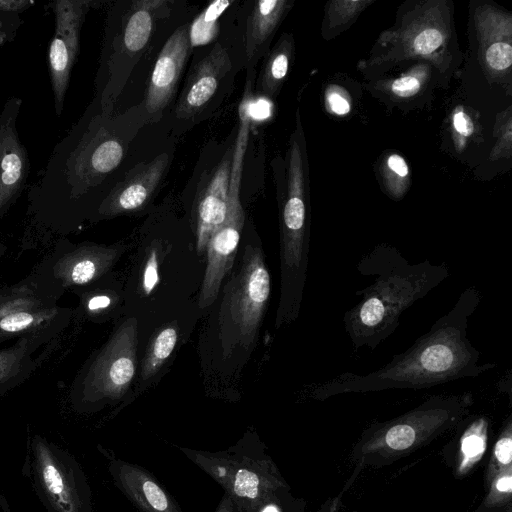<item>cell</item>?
<instances>
[{
  "instance_id": "cell-19",
  "label": "cell",
  "mask_w": 512,
  "mask_h": 512,
  "mask_svg": "<svg viewBox=\"0 0 512 512\" xmlns=\"http://www.w3.org/2000/svg\"><path fill=\"white\" fill-rule=\"evenodd\" d=\"M244 219V211L227 213L224 224L207 243V266L199 297L201 308L214 302L223 278L232 267Z\"/></svg>"
},
{
  "instance_id": "cell-2",
  "label": "cell",
  "mask_w": 512,
  "mask_h": 512,
  "mask_svg": "<svg viewBox=\"0 0 512 512\" xmlns=\"http://www.w3.org/2000/svg\"><path fill=\"white\" fill-rule=\"evenodd\" d=\"M481 301L475 286L461 292L455 305L391 361L367 374L343 372L314 389L322 399L341 393L385 389H423L477 377L497 366L481 363V353L467 336L468 321Z\"/></svg>"
},
{
  "instance_id": "cell-21",
  "label": "cell",
  "mask_w": 512,
  "mask_h": 512,
  "mask_svg": "<svg viewBox=\"0 0 512 512\" xmlns=\"http://www.w3.org/2000/svg\"><path fill=\"white\" fill-rule=\"evenodd\" d=\"M54 338L45 335L24 336L0 349V395L22 383L41 362L35 354Z\"/></svg>"
},
{
  "instance_id": "cell-35",
  "label": "cell",
  "mask_w": 512,
  "mask_h": 512,
  "mask_svg": "<svg viewBox=\"0 0 512 512\" xmlns=\"http://www.w3.org/2000/svg\"><path fill=\"white\" fill-rule=\"evenodd\" d=\"M454 126L459 133L466 136L473 131L471 119L464 112H458L454 115Z\"/></svg>"
},
{
  "instance_id": "cell-4",
  "label": "cell",
  "mask_w": 512,
  "mask_h": 512,
  "mask_svg": "<svg viewBox=\"0 0 512 512\" xmlns=\"http://www.w3.org/2000/svg\"><path fill=\"white\" fill-rule=\"evenodd\" d=\"M175 447L223 488L234 512H282L289 487L258 440L241 439L220 451Z\"/></svg>"
},
{
  "instance_id": "cell-26",
  "label": "cell",
  "mask_w": 512,
  "mask_h": 512,
  "mask_svg": "<svg viewBox=\"0 0 512 512\" xmlns=\"http://www.w3.org/2000/svg\"><path fill=\"white\" fill-rule=\"evenodd\" d=\"M491 474L511 467L512 462V425L509 419L505 429L494 446Z\"/></svg>"
},
{
  "instance_id": "cell-39",
  "label": "cell",
  "mask_w": 512,
  "mask_h": 512,
  "mask_svg": "<svg viewBox=\"0 0 512 512\" xmlns=\"http://www.w3.org/2000/svg\"><path fill=\"white\" fill-rule=\"evenodd\" d=\"M6 247L0 242V257L4 254Z\"/></svg>"
},
{
  "instance_id": "cell-15",
  "label": "cell",
  "mask_w": 512,
  "mask_h": 512,
  "mask_svg": "<svg viewBox=\"0 0 512 512\" xmlns=\"http://www.w3.org/2000/svg\"><path fill=\"white\" fill-rule=\"evenodd\" d=\"M116 487L140 512H183L175 498L143 467L100 447Z\"/></svg>"
},
{
  "instance_id": "cell-24",
  "label": "cell",
  "mask_w": 512,
  "mask_h": 512,
  "mask_svg": "<svg viewBox=\"0 0 512 512\" xmlns=\"http://www.w3.org/2000/svg\"><path fill=\"white\" fill-rule=\"evenodd\" d=\"M488 422L485 418L476 419L461 438L459 472L466 473L481 458L486 448Z\"/></svg>"
},
{
  "instance_id": "cell-7",
  "label": "cell",
  "mask_w": 512,
  "mask_h": 512,
  "mask_svg": "<svg viewBox=\"0 0 512 512\" xmlns=\"http://www.w3.org/2000/svg\"><path fill=\"white\" fill-rule=\"evenodd\" d=\"M60 294L41 276L8 287L0 298V343L32 335L56 338L72 314L58 304Z\"/></svg>"
},
{
  "instance_id": "cell-28",
  "label": "cell",
  "mask_w": 512,
  "mask_h": 512,
  "mask_svg": "<svg viewBox=\"0 0 512 512\" xmlns=\"http://www.w3.org/2000/svg\"><path fill=\"white\" fill-rule=\"evenodd\" d=\"M486 61L495 70H504L512 63V48L508 43L497 42L486 51Z\"/></svg>"
},
{
  "instance_id": "cell-31",
  "label": "cell",
  "mask_w": 512,
  "mask_h": 512,
  "mask_svg": "<svg viewBox=\"0 0 512 512\" xmlns=\"http://www.w3.org/2000/svg\"><path fill=\"white\" fill-rule=\"evenodd\" d=\"M419 86V81L416 78L408 76L394 81L392 90L400 96H410L418 91Z\"/></svg>"
},
{
  "instance_id": "cell-34",
  "label": "cell",
  "mask_w": 512,
  "mask_h": 512,
  "mask_svg": "<svg viewBox=\"0 0 512 512\" xmlns=\"http://www.w3.org/2000/svg\"><path fill=\"white\" fill-rule=\"evenodd\" d=\"M33 4L28 0H0V11L2 12H22Z\"/></svg>"
},
{
  "instance_id": "cell-36",
  "label": "cell",
  "mask_w": 512,
  "mask_h": 512,
  "mask_svg": "<svg viewBox=\"0 0 512 512\" xmlns=\"http://www.w3.org/2000/svg\"><path fill=\"white\" fill-rule=\"evenodd\" d=\"M388 166L389 168L395 172L400 177H405L408 174V166L405 163L404 159L397 155H391L388 159Z\"/></svg>"
},
{
  "instance_id": "cell-16",
  "label": "cell",
  "mask_w": 512,
  "mask_h": 512,
  "mask_svg": "<svg viewBox=\"0 0 512 512\" xmlns=\"http://www.w3.org/2000/svg\"><path fill=\"white\" fill-rule=\"evenodd\" d=\"M170 163L167 153L137 164L113 185L97 209L100 216H115L145 206L163 181Z\"/></svg>"
},
{
  "instance_id": "cell-18",
  "label": "cell",
  "mask_w": 512,
  "mask_h": 512,
  "mask_svg": "<svg viewBox=\"0 0 512 512\" xmlns=\"http://www.w3.org/2000/svg\"><path fill=\"white\" fill-rule=\"evenodd\" d=\"M233 146L220 162L205 176L196 199V248L201 254L206 250L212 234L225 222L227 193Z\"/></svg>"
},
{
  "instance_id": "cell-25",
  "label": "cell",
  "mask_w": 512,
  "mask_h": 512,
  "mask_svg": "<svg viewBox=\"0 0 512 512\" xmlns=\"http://www.w3.org/2000/svg\"><path fill=\"white\" fill-rule=\"evenodd\" d=\"M178 339L177 329L167 326L161 329L152 340L142 363V377L153 376L173 352Z\"/></svg>"
},
{
  "instance_id": "cell-5",
  "label": "cell",
  "mask_w": 512,
  "mask_h": 512,
  "mask_svg": "<svg viewBox=\"0 0 512 512\" xmlns=\"http://www.w3.org/2000/svg\"><path fill=\"white\" fill-rule=\"evenodd\" d=\"M168 0L119 1L109 11L95 86L100 109L112 114L134 68L147 51Z\"/></svg>"
},
{
  "instance_id": "cell-29",
  "label": "cell",
  "mask_w": 512,
  "mask_h": 512,
  "mask_svg": "<svg viewBox=\"0 0 512 512\" xmlns=\"http://www.w3.org/2000/svg\"><path fill=\"white\" fill-rule=\"evenodd\" d=\"M158 283V250L153 247L147 258L142 275L141 288L145 295H149Z\"/></svg>"
},
{
  "instance_id": "cell-32",
  "label": "cell",
  "mask_w": 512,
  "mask_h": 512,
  "mask_svg": "<svg viewBox=\"0 0 512 512\" xmlns=\"http://www.w3.org/2000/svg\"><path fill=\"white\" fill-rule=\"evenodd\" d=\"M111 304V299L107 295H94L89 297L83 305L89 314L99 312L105 308H108Z\"/></svg>"
},
{
  "instance_id": "cell-3",
  "label": "cell",
  "mask_w": 512,
  "mask_h": 512,
  "mask_svg": "<svg viewBox=\"0 0 512 512\" xmlns=\"http://www.w3.org/2000/svg\"><path fill=\"white\" fill-rule=\"evenodd\" d=\"M362 276L373 279L355 294L361 299L344 313L343 324L354 351L375 349L394 333L402 314L449 277L445 263L411 264L395 247L380 244L358 262Z\"/></svg>"
},
{
  "instance_id": "cell-8",
  "label": "cell",
  "mask_w": 512,
  "mask_h": 512,
  "mask_svg": "<svg viewBox=\"0 0 512 512\" xmlns=\"http://www.w3.org/2000/svg\"><path fill=\"white\" fill-rule=\"evenodd\" d=\"M236 73L229 47L217 39L191 65L174 108L175 128L181 133L209 117L230 93Z\"/></svg>"
},
{
  "instance_id": "cell-14",
  "label": "cell",
  "mask_w": 512,
  "mask_h": 512,
  "mask_svg": "<svg viewBox=\"0 0 512 512\" xmlns=\"http://www.w3.org/2000/svg\"><path fill=\"white\" fill-rule=\"evenodd\" d=\"M53 12L55 33L48 48V67L55 112L60 116L71 71L79 52L80 32L86 11L76 4H62Z\"/></svg>"
},
{
  "instance_id": "cell-27",
  "label": "cell",
  "mask_w": 512,
  "mask_h": 512,
  "mask_svg": "<svg viewBox=\"0 0 512 512\" xmlns=\"http://www.w3.org/2000/svg\"><path fill=\"white\" fill-rule=\"evenodd\" d=\"M512 468H506L495 474L487 498V506L500 505L510 500L512 494Z\"/></svg>"
},
{
  "instance_id": "cell-38",
  "label": "cell",
  "mask_w": 512,
  "mask_h": 512,
  "mask_svg": "<svg viewBox=\"0 0 512 512\" xmlns=\"http://www.w3.org/2000/svg\"><path fill=\"white\" fill-rule=\"evenodd\" d=\"M7 37L8 34L5 29L4 23L2 22V20H0V45L7 41Z\"/></svg>"
},
{
  "instance_id": "cell-1",
  "label": "cell",
  "mask_w": 512,
  "mask_h": 512,
  "mask_svg": "<svg viewBox=\"0 0 512 512\" xmlns=\"http://www.w3.org/2000/svg\"><path fill=\"white\" fill-rule=\"evenodd\" d=\"M146 123L142 104L106 114L94 98L79 121L55 146L45 170L31 187L30 207L41 218L68 223L107 188L129 144Z\"/></svg>"
},
{
  "instance_id": "cell-12",
  "label": "cell",
  "mask_w": 512,
  "mask_h": 512,
  "mask_svg": "<svg viewBox=\"0 0 512 512\" xmlns=\"http://www.w3.org/2000/svg\"><path fill=\"white\" fill-rule=\"evenodd\" d=\"M192 47L189 23L178 26L160 50L141 102L148 122L158 121L176 95Z\"/></svg>"
},
{
  "instance_id": "cell-6",
  "label": "cell",
  "mask_w": 512,
  "mask_h": 512,
  "mask_svg": "<svg viewBox=\"0 0 512 512\" xmlns=\"http://www.w3.org/2000/svg\"><path fill=\"white\" fill-rule=\"evenodd\" d=\"M137 321L126 320L79 373L71 389V403L91 411L127 392L136 367Z\"/></svg>"
},
{
  "instance_id": "cell-10",
  "label": "cell",
  "mask_w": 512,
  "mask_h": 512,
  "mask_svg": "<svg viewBox=\"0 0 512 512\" xmlns=\"http://www.w3.org/2000/svg\"><path fill=\"white\" fill-rule=\"evenodd\" d=\"M289 152L287 185L281 207V259L298 307L307 269L309 227L300 145L296 138Z\"/></svg>"
},
{
  "instance_id": "cell-22",
  "label": "cell",
  "mask_w": 512,
  "mask_h": 512,
  "mask_svg": "<svg viewBox=\"0 0 512 512\" xmlns=\"http://www.w3.org/2000/svg\"><path fill=\"white\" fill-rule=\"evenodd\" d=\"M290 48L289 40L282 37L267 54L259 76L255 79L254 89L257 94L269 98L277 95L289 69Z\"/></svg>"
},
{
  "instance_id": "cell-11",
  "label": "cell",
  "mask_w": 512,
  "mask_h": 512,
  "mask_svg": "<svg viewBox=\"0 0 512 512\" xmlns=\"http://www.w3.org/2000/svg\"><path fill=\"white\" fill-rule=\"evenodd\" d=\"M270 295V275L262 253L249 246L227 303L228 318L239 340L250 344L259 328Z\"/></svg>"
},
{
  "instance_id": "cell-13",
  "label": "cell",
  "mask_w": 512,
  "mask_h": 512,
  "mask_svg": "<svg viewBox=\"0 0 512 512\" xmlns=\"http://www.w3.org/2000/svg\"><path fill=\"white\" fill-rule=\"evenodd\" d=\"M22 99L9 98L0 114V217L24 190L30 171L26 147L17 130Z\"/></svg>"
},
{
  "instance_id": "cell-9",
  "label": "cell",
  "mask_w": 512,
  "mask_h": 512,
  "mask_svg": "<svg viewBox=\"0 0 512 512\" xmlns=\"http://www.w3.org/2000/svg\"><path fill=\"white\" fill-rule=\"evenodd\" d=\"M32 454L36 488L50 512H92L88 481L70 454L40 436Z\"/></svg>"
},
{
  "instance_id": "cell-23",
  "label": "cell",
  "mask_w": 512,
  "mask_h": 512,
  "mask_svg": "<svg viewBox=\"0 0 512 512\" xmlns=\"http://www.w3.org/2000/svg\"><path fill=\"white\" fill-rule=\"evenodd\" d=\"M234 3L231 0H216L209 3L190 23L189 39L192 49L214 43L220 33V18Z\"/></svg>"
},
{
  "instance_id": "cell-33",
  "label": "cell",
  "mask_w": 512,
  "mask_h": 512,
  "mask_svg": "<svg viewBox=\"0 0 512 512\" xmlns=\"http://www.w3.org/2000/svg\"><path fill=\"white\" fill-rule=\"evenodd\" d=\"M328 101L331 110L338 115L347 114L350 110L348 101L337 93L329 95Z\"/></svg>"
},
{
  "instance_id": "cell-30",
  "label": "cell",
  "mask_w": 512,
  "mask_h": 512,
  "mask_svg": "<svg viewBox=\"0 0 512 512\" xmlns=\"http://www.w3.org/2000/svg\"><path fill=\"white\" fill-rule=\"evenodd\" d=\"M443 37L436 29L422 31L414 40V49L419 54H429L442 44Z\"/></svg>"
},
{
  "instance_id": "cell-37",
  "label": "cell",
  "mask_w": 512,
  "mask_h": 512,
  "mask_svg": "<svg viewBox=\"0 0 512 512\" xmlns=\"http://www.w3.org/2000/svg\"><path fill=\"white\" fill-rule=\"evenodd\" d=\"M214 512H234L233 504L225 493Z\"/></svg>"
},
{
  "instance_id": "cell-17",
  "label": "cell",
  "mask_w": 512,
  "mask_h": 512,
  "mask_svg": "<svg viewBox=\"0 0 512 512\" xmlns=\"http://www.w3.org/2000/svg\"><path fill=\"white\" fill-rule=\"evenodd\" d=\"M118 250L93 244H81L59 256L41 276L60 293L62 289L87 285L103 276L118 256Z\"/></svg>"
},
{
  "instance_id": "cell-40",
  "label": "cell",
  "mask_w": 512,
  "mask_h": 512,
  "mask_svg": "<svg viewBox=\"0 0 512 512\" xmlns=\"http://www.w3.org/2000/svg\"><path fill=\"white\" fill-rule=\"evenodd\" d=\"M7 288L0 286V298L5 294Z\"/></svg>"
},
{
  "instance_id": "cell-20",
  "label": "cell",
  "mask_w": 512,
  "mask_h": 512,
  "mask_svg": "<svg viewBox=\"0 0 512 512\" xmlns=\"http://www.w3.org/2000/svg\"><path fill=\"white\" fill-rule=\"evenodd\" d=\"M288 8L285 0H260L252 3L244 32V64L247 74L255 68L269 49L271 40Z\"/></svg>"
}]
</instances>
